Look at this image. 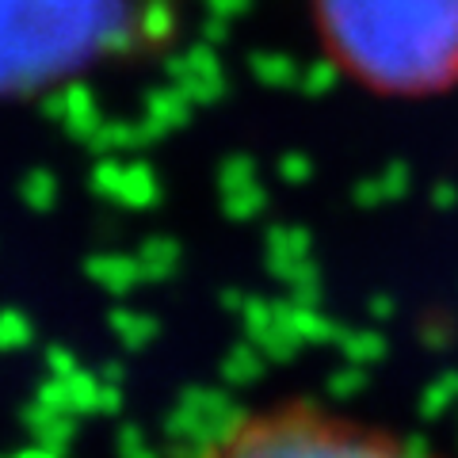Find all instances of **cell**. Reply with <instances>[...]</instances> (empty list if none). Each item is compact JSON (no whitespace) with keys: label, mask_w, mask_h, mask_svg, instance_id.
<instances>
[{"label":"cell","mask_w":458,"mask_h":458,"mask_svg":"<svg viewBox=\"0 0 458 458\" xmlns=\"http://www.w3.org/2000/svg\"><path fill=\"white\" fill-rule=\"evenodd\" d=\"M310 16L328 65L367 92L458 89V0H310Z\"/></svg>","instance_id":"6da1fadb"},{"label":"cell","mask_w":458,"mask_h":458,"mask_svg":"<svg viewBox=\"0 0 458 458\" xmlns=\"http://www.w3.org/2000/svg\"><path fill=\"white\" fill-rule=\"evenodd\" d=\"M165 35L138 0H0V99L38 96Z\"/></svg>","instance_id":"7a4b0ae2"},{"label":"cell","mask_w":458,"mask_h":458,"mask_svg":"<svg viewBox=\"0 0 458 458\" xmlns=\"http://www.w3.org/2000/svg\"><path fill=\"white\" fill-rule=\"evenodd\" d=\"M207 458H443L420 439L386 424L325 409L318 401L245 412L233 432L222 436Z\"/></svg>","instance_id":"3957f363"},{"label":"cell","mask_w":458,"mask_h":458,"mask_svg":"<svg viewBox=\"0 0 458 458\" xmlns=\"http://www.w3.org/2000/svg\"><path fill=\"white\" fill-rule=\"evenodd\" d=\"M84 276H89L96 286H104L107 294H131L138 283H146L141 276L138 256H123V252H96L84 260Z\"/></svg>","instance_id":"277c9868"},{"label":"cell","mask_w":458,"mask_h":458,"mask_svg":"<svg viewBox=\"0 0 458 458\" xmlns=\"http://www.w3.org/2000/svg\"><path fill=\"white\" fill-rule=\"evenodd\" d=\"M20 417H23V424L35 432L38 447L57 451V454H62L69 443H73V436H77V417H65V412H50V409H42L38 401H31V405H27Z\"/></svg>","instance_id":"5b68a950"},{"label":"cell","mask_w":458,"mask_h":458,"mask_svg":"<svg viewBox=\"0 0 458 458\" xmlns=\"http://www.w3.org/2000/svg\"><path fill=\"white\" fill-rule=\"evenodd\" d=\"M107 325H111V333L123 340V348H131V352L146 348V344H153V336H157V321L149 313H138L131 306H114Z\"/></svg>","instance_id":"8992f818"},{"label":"cell","mask_w":458,"mask_h":458,"mask_svg":"<svg viewBox=\"0 0 458 458\" xmlns=\"http://www.w3.org/2000/svg\"><path fill=\"white\" fill-rule=\"evenodd\" d=\"M176 260H180L176 241H168V237H149L146 245H141V252H138V264H141V276H146V283L168 279V271L176 267Z\"/></svg>","instance_id":"52a82bcc"},{"label":"cell","mask_w":458,"mask_h":458,"mask_svg":"<svg viewBox=\"0 0 458 458\" xmlns=\"http://www.w3.org/2000/svg\"><path fill=\"white\" fill-rule=\"evenodd\" d=\"M119 203H126L131 210H146L157 203V180L146 165H134L123 172V191H119Z\"/></svg>","instance_id":"ba28073f"},{"label":"cell","mask_w":458,"mask_h":458,"mask_svg":"<svg viewBox=\"0 0 458 458\" xmlns=\"http://www.w3.org/2000/svg\"><path fill=\"white\" fill-rule=\"evenodd\" d=\"M35 344V325L20 310H0V352H20Z\"/></svg>","instance_id":"9c48e42d"},{"label":"cell","mask_w":458,"mask_h":458,"mask_svg":"<svg viewBox=\"0 0 458 458\" xmlns=\"http://www.w3.org/2000/svg\"><path fill=\"white\" fill-rule=\"evenodd\" d=\"M69 390V417H84V412H96V394H99V378L92 370H77L73 378H65Z\"/></svg>","instance_id":"30bf717a"},{"label":"cell","mask_w":458,"mask_h":458,"mask_svg":"<svg viewBox=\"0 0 458 458\" xmlns=\"http://www.w3.org/2000/svg\"><path fill=\"white\" fill-rule=\"evenodd\" d=\"M23 199H27V207L38 210V214L54 210V203H57V183H54L50 172H31L27 183H23Z\"/></svg>","instance_id":"8fae6325"},{"label":"cell","mask_w":458,"mask_h":458,"mask_svg":"<svg viewBox=\"0 0 458 458\" xmlns=\"http://www.w3.org/2000/svg\"><path fill=\"white\" fill-rule=\"evenodd\" d=\"M114 447H119L123 458H165L161 451H153L146 443V432L138 424H123L119 436H114Z\"/></svg>","instance_id":"7c38bea8"},{"label":"cell","mask_w":458,"mask_h":458,"mask_svg":"<svg viewBox=\"0 0 458 458\" xmlns=\"http://www.w3.org/2000/svg\"><path fill=\"white\" fill-rule=\"evenodd\" d=\"M35 401L42 409H50V412H65L69 417V390H65V382L62 378H47L35 390Z\"/></svg>","instance_id":"4fadbf2b"},{"label":"cell","mask_w":458,"mask_h":458,"mask_svg":"<svg viewBox=\"0 0 458 458\" xmlns=\"http://www.w3.org/2000/svg\"><path fill=\"white\" fill-rule=\"evenodd\" d=\"M47 367H50V378H73L77 370H81V363H77V355L69 352V348H62V344H50L47 348Z\"/></svg>","instance_id":"5bb4252c"},{"label":"cell","mask_w":458,"mask_h":458,"mask_svg":"<svg viewBox=\"0 0 458 458\" xmlns=\"http://www.w3.org/2000/svg\"><path fill=\"white\" fill-rule=\"evenodd\" d=\"M123 172H126V168L104 161V165L92 172V188H96L99 195H107V199H119V191H123Z\"/></svg>","instance_id":"9a60e30c"},{"label":"cell","mask_w":458,"mask_h":458,"mask_svg":"<svg viewBox=\"0 0 458 458\" xmlns=\"http://www.w3.org/2000/svg\"><path fill=\"white\" fill-rule=\"evenodd\" d=\"M123 409V386H111V382H99V394H96V412L104 417H114Z\"/></svg>","instance_id":"2e32d148"},{"label":"cell","mask_w":458,"mask_h":458,"mask_svg":"<svg viewBox=\"0 0 458 458\" xmlns=\"http://www.w3.org/2000/svg\"><path fill=\"white\" fill-rule=\"evenodd\" d=\"M99 382H111V386H119L123 378H126V370H123V363H104V370L96 375Z\"/></svg>","instance_id":"e0dca14e"},{"label":"cell","mask_w":458,"mask_h":458,"mask_svg":"<svg viewBox=\"0 0 458 458\" xmlns=\"http://www.w3.org/2000/svg\"><path fill=\"white\" fill-rule=\"evenodd\" d=\"M8 458H62V454L47 451V447H27V451H16V454H8Z\"/></svg>","instance_id":"ac0fdd59"}]
</instances>
